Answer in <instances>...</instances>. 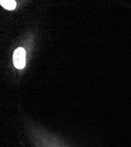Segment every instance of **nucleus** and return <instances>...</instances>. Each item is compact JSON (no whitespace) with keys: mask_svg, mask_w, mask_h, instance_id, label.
<instances>
[{"mask_svg":"<svg viewBox=\"0 0 131 147\" xmlns=\"http://www.w3.org/2000/svg\"><path fill=\"white\" fill-rule=\"evenodd\" d=\"M0 4L4 8L8 10H13L15 8L17 3L14 0H1Z\"/></svg>","mask_w":131,"mask_h":147,"instance_id":"nucleus-2","label":"nucleus"},{"mask_svg":"<svg viewBox=\"0 0 131 147\" xmlns=\"http://www.w3.org/2000/svg\"><path fill=\"white\" fill-rule=\"evenodd\" d=\"M26 51L23 48H17L13 54V63L17 69H23L26 66Z\"/></svg>","mask_w":131,"mask_h":147,"instance_id":"nucleus-1","label":"nucleus"}]
</instances>
